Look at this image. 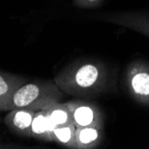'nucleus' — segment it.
Here are the masks:
<instances>
[{
  "label": "nucleus",
  "mask_w": 149,
  "mask_h": 149,
  "mask_svg": "<svg viewBox=\"0 0 149 149\" xmlns=\"http://www.w3.org/2000/svg\"><path fill=\"white\" fill-rule=\"evenodd\" d=\"M104 78L99 63H83L66 69L55 78L57 87L72 95H84L99 88Z\"/></svg>",
  "instance_id": "obj_1"
},
{
  "label": "nucleus",
  "mask_w": 149,
  "mask_h": 149,
  "mask_svg": "<svg viewBox=\"0 0 149 149\" xmlns=\"http://www.w3.org/2000/svg\"><path fill=\"white\" fill-rule=\"evenodd\" d=\"M62 97L61 89L51 81L25 82L13 93L7 104L6 112L22 107H29L36 112L40 111L48 104L59 101Z\"/></svg>",
  "instance_id": "obj_2"
},
{
  "label": "nucleus",
  "mask_w": 149,
  "mask_h": 149,
  "mask_svg": "<svg viewBox=\"0 0 149 149\" xmlns=\"http://www.w3.org/2000/svg\"><path fill=\"white\" fill-rule=\"evenodd\" d=\"M72 117V123L76 128L103 126V117L98 107L85 101L67 102Z\"/></svg>",
  "instance_id": "obj_3"
},
{
  "label": "nucleus",
  "mask_w": 149,
  "mask_h": 149,
  "mask_svg": "<svg viewBox=\"0 0 149 149\" xmlns=\"http://www.w3.org/2000/svg\"><path fill=\"white\" fill-rule=\"evenodd\" d=\"M36 111L29 107L15 108L9 111L5 118V123L20 136L31 137V123Z\"/></svg>",
  "instance_id": "obj_4"
},
{
  "label": "nucleus",
  "mask_w": 149,
  "mask_h": 149,
  "mask_svg": "<svg viewBox=\"0 0 149 149\" xmlns=\"http://www.w3.org/2000/svg\"><path fill=\"white\" fill-rule=\"evenodd\" d=\"M25 82V79L20 76L0 72V111L6 112L13 93Z\"/></svg>",
  "instance_id": "obj_5"
},
{
  "label": "nucleus",
  "mask_w": 149,
  "mask_h": 149,
  "mask_svg": "<svg viewBox=\"0 0 149 149\" xmlns=\"http://www.w3.org/2000/svg\"><path fill=\"white\" fill-rule=\"evenodd\" d=\"M55 128L56 126L43 110L37 111L31 123V137L38 140L53 141V130Z\"/></svg>",
  "instance_id": "obj_6"
},
{
  "label": "nucleus",
  "mask_w": 149,
  "mask_h": 149,
  "mask_svg": "<svg viewBox=\"0 0 149 149\" xmlns=\"http://www.w3.org/2000/svg\"><path fill=\"white\" fill-rule=\"evenodd\" d=\"M102 128L99 127H85L76 128L75 142L78 149L95 148L99 145L102 139Z\"/></svg>",
  "instance_id": "obj_7"
},
{
  "label": "nucleus",
  "mask_w": 149,
  "mask_h": 149,
  "mask_svg": "<svg viewBox=\"0 0 149 149\" xmlns=\"http://www.w3.org/2000/svg\"><path fill=\"white\" fill-rule=\"evenodd\" d=\"M43 111L47 113L50 120L56 127L64 126L72 123V117L67 103L54 101L48 104Z\"/></svg>",
  "instance_id": "obj_8"
},
{
  "label": "nucleus",
  "mask_w": 149,
  "mask_h": 149,
  "mask_svg": "<svg viewBox=\"0 0 149 149\" xmlns=\"http://www.w3.org/2000/svg\"><path fill=\"white\" fill-rule=\"evenodd\" d=\"M75 130L72 123L56 127L53 130V141L67 148H76Z\"/></svg>",
  "instance_id": "obj_9"
},
{
  "label": "nucleus",
  "mask_w": 149,
  "mask_h": 149,
  "mask_svg": "<svg viewBox=\"0 0 149 149\" xmlns=\"http://www.w3.org/2000/svg\"><path fill=\"white\" fill-rule=\"evenodd\" d=\"M134 92L139 96H149V74L147 72H136L131 79Z\"/></svg>",
  "instance_id": "obj_10"
},
{
  "label": "nucleus",
  "mask_w": 149,
  "mask_h": 149,
  "mask_svg": "<svg viewBox=\"0 0 149 149\" xmlns=\"http://www.w3.org/2000/svg\"><path fill=\"white\" fill-rule=\"evenodd\" d=\"M88 1H90V2H93V1H97V0H88Z\"/></svg>",
  "instance_id": "obj_11"
}]
</instances>
